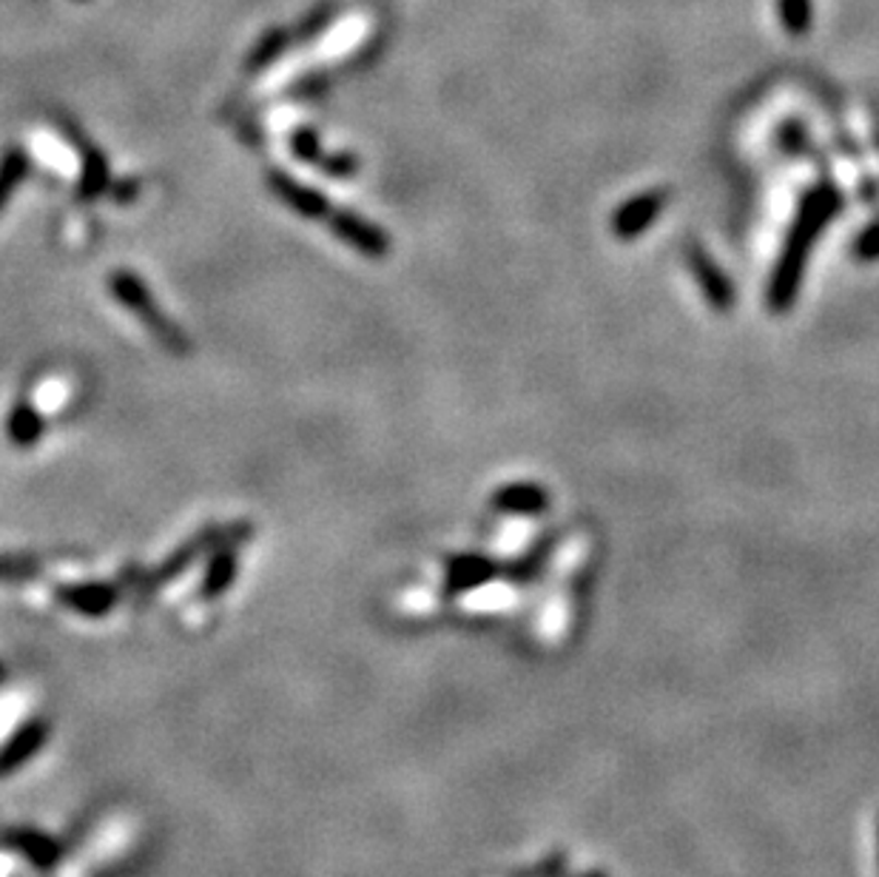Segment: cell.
<instances>
[{
	"label": "cell",
	"mask_w": 879,
	"mask_h": 877,
	"mask_svg": "<svg viewBox=\"0 0 879 877\" xmlns=\"http://www.w3.org/2000/svg\"><path fill=\"white\" fill-rule=\"evenodd\" d=\"M840 205H843V197L834 186H820V189L808 191L777 260L772 285H769V308L772 311H788L794 305L797 288L803 283V271H806L808 248L815 246V239L829 225V220L840 214Z\"/></svg>",
	"instance_id": "cell-1"
},
{
	"label": "cell",
	"mask_w": 879,
	"mask_h": 877,
	"mask_svg": "<svg viewBox=\"0 0 879 877\" xmlns=\"http://www.w3.org/2000/svg\"><path fill=\"white\" fill-rule=\"evenodd\" d=\"M108 288H111L115 299L123 305L126 311H131L134 317L140 319V322H143L149 334L157 336V342L163 345V348L171 351V354H180V356L191 351V342H188V336L182 334L180 328L174 325L166 313L159 311V305L154 303L152 294H149V288H145L143 280H140L134 271H115V274L108 276Z\"/></svg>",
	"instance_id": "cell-2"
},
{
	"label": "cell",
	"mask_w": 879,
	"mask_h": 877,
	"mask_svg": "<svg viewBox=\"0 0 879 877\" xmlns=\"http://www.w3.org/2000/svg\"><path fill=\"white\" fill-rule=\"evenodd\" d=\"M328 223H331L333 234H336L342 242H347L351 248L361 251L365 257H373V260H382V257H388V251H390L388 234H384L379 225L368 223L365 217L354 214V211L333 209V214L328 217Z\"/></svg>",
	"instance_id": "cell-3"
},
{
	"label": "cell",
	"mask_w": 879,
	"mask_h": 877,
	"mask_svg": "<svg viewBox=\"0 0 879 877\" xmlns=\"http://www.w3.org/2000/svg\"><path fill=\"white\" fill-rule=\"evenodd\" d=\"M268 182H271V191L280 197L282 203L290 205V209H294L296 214H302V217L328 220L333 214V205L328 203V197L308 189V186H302V182L294 180V177L282 175V171H271Z\"/></svg>",
	"instance_id": "cell-4"
},
{
	"label": "cell",
	"mask_w": 879,
	"mask_h": 877,
	"mask_svg": "<svg viewBox=\"0 0 879 877\" xmlns=\"http://www.w3.org/2000/svg\"><path fill=\"white\" fill-rule=\"evenodd\" d=\"M664 203H666L664 191H646V194L634 197V200L623 203V205H620L618 214H615V220H613L615 234H618L620 239L641 237V234L646 232L649 225H652L657 217H661V211H664Z\"/></svg>",
	"instance_id": "cell-5"
},
{
	"label": "cell",
	"mask_w": 879,
	"mask_h": 877,
	"mask_svg": "<svg viewBox=\"0 0 879 877\" xmlns=\"http://www.w3.org/2000/svg\"><path fill=\"white\" fill-rule=\"evenodd\" d=\"M689 265H692L694 276H698L700 288H703V294L709 297V303H712L717 311H728V308L735 305V291H732V285H728L726 276L721 274V269L709 260L706 251L692 248V254H689Z\"/></svg>",
	"instance_id": "cell-6"
},
{
	"label": "cell",
	"mask_w": 879,
	"mask_h": 877,
	"mask_svg": "<svg viewBox=\"0 0 879 877\" xmlns=\"http://www.w3.org/2000/svg\"><path fill=\"white\" fill-rule=\"evenodd\" d=\"M498 567L484 556H459L448 567V590L450 593H464L476 590L496 576Z\"/></svg>",
	"instance_id": "cell-7"
},
{
	"label": "cell",
	"mask_w": 879,
	"mask_h": 877,
	"mask_svg": "<svg viewBox=\"0 0 879 877\" xmlns=\"http://www.w3.org/2000/svg\"><path fill=\"white\" fill-rule=\"evenodd\" d=\"M58 599L72 609H78V613L103 616L117 604V590L108 588V584H78V588L60 590Z\"/></svg>",
	"instance_id": "cell-8"
},
{
	"label": "cell",
	"mask_w": 879,
	"mask_h": 877,
	"mask_svg": "<svg viewBox=\"0 0 879 877\" xmlns=\"http://www.w3.org/2000/svg\"><path fill=\"white\" fill-rule=\"evenodd\" d=\"M496 505L510 513H541L547 508V490H541L538 485L530 482H519V485H507L496 494Z\"/></svg>",
	"instance_id": "cell-9"
},
{
	"label": "cell",
	"mask_w": 879,
	"mask_h": 877,
	"mask_svg": "<svg viewBox=\"0 0 879 877\" xmlns=\"http://www.w3.org/2000/svg\"><path fill=\"white\" fill-rule=\"evenodd\" d=\"M9 439L17 448H32L44 434V419L32 405H15L12 416H9Z\"/></svg>",
	"instance_id": "cell-10"
},
{
	"label": "cell",
	"mask_w": 879,
	"mask_h": 877,
	"mask_svg": "<svg viewBox=\"0 0 879 877\" xmlns=\"http://www.w3.org/2000/svg\"><path fill=\"white\" fill-rule=\"evenodd\" d=\"M234 573H237V556H234V544H223L216 547V556L211 561L209 573H205V581H202V595H216L223 593L228 584L234 581Z\"/></svg>",
	"instance_id": "cell-11"
},
{
	"label": "cell",
	"mask_w": 879,
	"mask_h": 877,
	"mask_svg": "<svg viewBox=\"0 0 879 877\" xmlns=\"http://www.w3.org/2000/svg\"><path fill=\"white\" fill-rule=\"evenodd\" d=\"M26 175H29V157L21 149H9L0 159V211L7 209L9 197L15 194Z\"/></svg>",
	"instance_id": "cell-12"
},
{
	"label": "cell",
	"mask_w": 879,
	"mask_h": 877,
	"mask_svg": "<svg viewBox=\"0 0 879 877\" xmlns=\"http://www.w3.org/2000/svg\"><path fill=\"white\" fill-rule=\"evenodd\" d=\"M44 738H46L44 724H35L29 726V730H23V733L3 749V755H0V772H9V769H15L17 763L26 761V758L44 744Z\"/></svg>",
	"instance_id": "cell-13"
},
{
	"label": "cell",
	"mask_w": 879,
	"mask_h": 877,
	"mask_svg": "<svg viewBox=\"0 0 879 877\" xmlns=\"http://www.w3.org/2000/svg\"><path fill=\"white\" fill-rule=\"evenodd\" d=\"M108 189V168L94 149H83V197H97Z\"/></svg>",
	"instance_id": "cell-14"
},
{
	"label": "cell",
	"mask_w": 879,
	"mask_h": 877,
	"mask_svg": "<svg viewBox=\"0 0 879 877\" xmlns=\"http://www.w3.org/2000/svg\"><path fill=\"white\" fill-rule=\"evenodd\" d=\"M780 21L788 35H806L811 26V0H780Z\"/></svg>",
	"instance_id": "cell-15"
},
{
	"label": "cell",
	"mask_w": 879,
	"mask_h": 877,
	"mask_svg": "<svg viewBox=\"0 0 879 877\" xmlns=\"http://www.w3.org/2000/svg\"><path fill=\"white\" fill-rule=\"evenodd\" d=\"M37 573V561L29 556H0V581L32 579Z\"/></svg>",
	"instance_id": "cell-16"
},
{
	"label": "cell",
	"mask_w": 879,
	"mask_h": 877,
	"mask_svg": "<svg viewBox=\"0 0 879 877\" xmlns=\"http://www.w3.org/2000/svg\"><path fill=\"white\" fill-rule=\"evenodd\" d=\"M290 149H294V154L299 159H305V163H313V166H319V159H322V149H319V138L313 134V131L302 129L296 131L294 138H290Z\"/></svg>",
	"instance_id": "cell-17"
},
{
	"label": "cell",
	"mask_w": 879,
	"mask_h": 877,
	"mask_svg": "<svg viewBox=\"0 0 879 877\" xmlns=\"http://www.w3.org/2000/svg\"><path fill=\"white\" fill-rule=\"evenodd\" d=\"M563 869H567V855H549L547 861L535 863L524 872H515L512 877H558Z\"/></svg>",
	"instance_id": "cell-18"
},
{
	"label": "cell",
	"mask_w": 879,
	"mask_h": 877,
	"mask_svg": "<svg viewBox=\"0 0 879 877\" xmlns=\"http://www.w3.org/2000/svg\"><path fill=\"white\" fill-rule=\"evenodd\" d=\"M319 166L333 177H351L356 168H359V163H356L351 154H340V157H322L319 159Z\"/></svg>",
	"instance_id": "cell-19"
},
{
	"label": "cell",
	"mask_w": 879,
	"mask_h": 877,
	"mask_svg": "<svg viewBox=\"0 0 879 877\" xmlns=\"http://www.w3.org/2000/svg\"><path fill=\"white\" fill-rule=\"evenodd\" d=\"M15 843L21 849H26V852H32V855L37 857V861H49L51 855H55V849H51V843H46L44 838H37V834H15Z\"/></svg>",
	"instance_id": "cell-20"
},
{
	"label": "cell",
	"mask_w": 879,
	"mask_h": 877,
	"mask_svg": "<svg viewBox=\"0 0 879 877\" xmlns=\"http://www.w3.org/2000/svg\"><path fill=\"white\" fill-rule=\"evenodd\" d=\"M857 257L863 260H877L879 257V225H871L863 237L857 239Z\"/></svg>",
	"instance_id": "cell-21"
},
{
	"label": "cell",
	"mask_w": 879,
	"mask_h": 877,
	"mask_svg": "<svg viewBox=\"0 0 879 877\" xmlns=\"http://www.w3.org/2000/svg\"><path fill=\"white\" fill-rule=\"evenodd\" d=\"M578 877H609V875H604V872H586V875H578Z\"/></svg>",
	"instance_id": "cell-22"
},
{
	"label": "cell",
	"mask_w": 879,
	"mask_h": 877,
	"mask_svg": "<svg viewBox=\"0 0 879 877\" xmlns=\"http://www.w3.org/2000/svg\"><path fill=\"white\" fill-rule=\"evenodd\" d=\"M877 861H879V827H877Z\"/></svg>",
	"instance_id": "cell-23"
}]
</instances>
